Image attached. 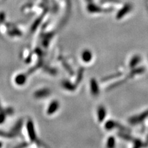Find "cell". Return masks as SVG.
<instances>
[{"label": "cell", "mask_w": 148, "mask_h": 148, "mask_svg": "<svg viewBox=\"0 0 148 148\" xmlns=\"http://www.w3.org/2000/svg\"><path fill=\"white\" fill-rule=\"evenodd\" d=\"M27 130H28V133H29V135L30 138V140L32 141H35L36 140L35 132L34 131L33 122H32L31 120H29L27 123Z\"/></svg>", "instance_id": "cell-1"}, {"label": "cell", "mask_w": 148, "mask_h": 148, "mask_svg": "<svg viewBox=\"0 0 148 148\" xmlns=\"http://www.w3.org/2000/svg\"><path fill=\"white\" fill-rule=\"evenodd\" d=\"M90 87H91V91L92 95L97 96L99 92V87L98 83L96 81L95 78H92L90 82Z\"/></svg>", "instance_id": "cell-2"}, {"label": "cell", "mask_w": 148, "mask_h": 148, "mask_svg": "<svg viewBox=\"0 0 148 148\" xmlns=\"http://www.w3.org/2000/svg\"><path fill=\"white\" fill-rule=\"evenodd\" d=\"M59 103L57 101H54L52 103H51L50 105L49 106L48 109L47 110V113L48 115H52L55 112H56L57 110L59 108Z\"/></svg>", "instance_id": "cell-3"}, {"label": "cell", "mask_w": 148, "mask_h": 148, "mask_svg": "<svg viewBox=\"0 0 148 148\" xmlns=\"http://www.w3.org/2000/svg\"><path fill=\"white\" fill-rule=\"evenodd\" d=\"M106 115V111L105 108L103 107V106H100L98 110V120L100 122H103L104 120Z\"/></svg>", "instance_id": "cell-4"}, {"label": "cell", "mask_w": 148, "mask_h": 148, "mask_svg": "<svg viewBox=\"0 0 148 148\" xmlns=\"http://www.w3.org/2000/svg\"><path fill=\"white\" fill-rule=\"evenodd\" d=\"M50 91L48 89H43L40 90L35 92V96L36 98H43V97H46L49 95Z\"/></svg>", "instance_id": "cell-5"}, {"label": "cell", "mask_w": 148, "mask_h": 148, "mask_svg": "<svg viewBox=\"0 0 148 148\" xmlns=\"http://www.w3.org/2000/svg\"><path fill=\"white\" fill-rule=\"evenodd\" d=\"M82 58L83 61L85 62H90L91 60L92 59V54L91 51L88 50H85L83 52L82 55Z\"/></svg>", "instance_id": "cell-6"}, {"label": "cell", "mask_w": 148, "mask_h": 148, "mask_svg": "<svg viewBox=\"0 0 148 148\" xmlns=\"http://www.w3.org/2000/svg\"><path fill=\"white\" fill-rule=\"evenodd\" d=\"M26 77L24 75H18L16 78V82L18 85H23L25 82Z\"/></svg>", "instance_id": "cell-7"}, {"label": "cell", "mask_w": 148, "mask_h": 148, "mask_svg": "<svg viewBox=\"0 0 148 148\" xmlns=\"http://www.w3.org/2000/svg\"><path fill=\"white\" fill-rule=\"evenodd\" d=\"M116 122L112 121V120H109V121L106 122L105 125V127L107 130H112L116 127Z\"/></svg>", "instance_id": "cell-8"}, {"label": "cell", "mask_w": 148, "mask_h": 148, "mask_svg": "<svg viewBox=\"0 0 148 148\" xmlns=\"http://www.w3.org/2000/svg\"><path fill=\"white\" fill-rule=\"evenodd\" d=\"M62 85L64 88H66V90H70V91L75 90V89H73V88H75V87H74L71 84V83L70 82H69L68 81H63Z\"/></svg>", "instance_id": "cell-9"}, {"label": "cell", "mask_w": 148, "mask_h": 148, "mask_svg": "<svg viewBox=\"0 0 148 148\" xmlns=\"http://www.w3.org/2000/svg\"><path fill=\"white\" fill-rule=\"evenodd\" d=\"M115 146V138L113 136H110L108 138L107 142V146L109 147H112Z\"/></svg>", "instance_id": "cell-10"}]
</instances>
